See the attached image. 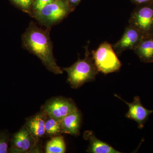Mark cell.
Wrapping results in <instances>:
<instances>
[{
  "label": "cell",
  "mask_w": 153,
  "mask_h": 153,
  "mask_svg": "<svg viewBox=\"0 0 153 153\" xmlns=\"http://www.w3.org/2000/svg\"><path fill=\"white\" fill-rule=\"evenodd\" d=\"M12 135L7 130H0V153H9V145Z\"/></svg>",
  "instance_id": "cell-16"
},
{
  "label": "cell",
  "mask_w": 153,
  "mask_h": 153,
  "mask_svg": "<svg viewBox=\"0 0 153 153\" xmlns=\"http://www.w3.org/2000/svg\"><path fill=\"white\" fill-rule=\"evenodd\" d=\"M143 38L137 29L128 25L126 27L120 39L112 45L113 48L118 55L126 50L134 51Z\"/></svg>",
  "instance_id": "cell-8"
},
{
  "label": "cell",
  "mask_w": 153,
  "mask_h": 153,
  "mask_svg": "<svg viewBox=\"0 0 153 153\" xmlns=\"http://www.w3.org/2000/svg\"><path fill=\"white\" fill-rule=\"evenodd\" d=\"M9 153H40L39 143L36 142L25 125L12 135Z\"/></svg>",
  "instance_id": "cell-7"
},
{
  "label": "cell",
  "mask_w": 153,
  "mask_h": 153,
  "mask_svg": "<svg viewBox=\"0 0 153 153\" xmlns=\"http://www.w3.org/2000/svg\"><path fill=\"white\" fill-rule=\"evenodd\" d=\"M88 49L87 46L83 59L79 58L71 66L62 69L67 73V82L71 88L76 89L86 82L94 81L98 74L99 71Z\"/></svg>",
  "instance_id": "cell-2"
},
{
  "label": "cell",
  "mask_w": 153,
  "mask_h": 153,
  "mask_svg": "<svg viewBox=\"0 0 153 153\" xmlns=\"http://www.w3.org/2000/svg\"><path fill=\"white\" fill-rule=\"evenodd\" d=\"M131 1L136 6L146 4L153 2V0H131Z\"/></svg>",
  "instance_id": "cell-19"
},
{
  "label": "cell",
  "mask_w": 153,
  "mask_h": 153,
  "mask_svg": "<svg viewBox=\"0 0 153 153\" xmlns=\"http://www.w3.org/2000/svg\"><path fill=\"white\" fill-rule=\"evenodd\" d=\"M129 25L137 29L144 38H153V2L137 6L131 14Z\"/></svg>",
  "instance_id": "cell-5"
},
{
  "label": "cell",
  "mask_w": 153,
  "mask_h": 153,
  "mask_svg": "<svg viewBox=\"0 0 153 153\" xmlns=\"http://www.w3.org/2000/svg\"><path fill=\"white\" fill-rule=\"evenodd\" d=\"M41 110L50 117L60 122L66 116L78 108L71 99L56 97L47 100Z\"/></svg>",
  "instance_id": "cell-6"
},
{
  "label": "cell",
  "mask_w": 153,
  "mask_h": 153,
  "mask_svg": "<svg viewBox=\"0 0 153 153\" xmlns=\"http://www.w3.org/2000/svg\"><path fill=\"white\" fill-rule=\"evenodd\" d=\"M91 56L99 72L106 74L119 70L122 64L112 45L105 41L91 52Z\"/></svg>",
  "instance_id": "cell-4"
},
{
  "label": "cell",
  "mask_w": 153,
  "mask_h": 153,
  "mask_svg": "<svg viewBox=\"0 0 153 153\" xmlns=\"http://www.w3.org/2000/svg\"><path fill=\"white\" fill-rule=\"evenodd\" d=\"M74 10L68 0H55L31 16L40 24L50 27L62 21Z\"/></svg>",
  "instance_id": "cell-3"
},
{
  "label": "cell",
  "mask_w": 153,
  "mask_h": 153,
  "mask_svg": "<svg viewBox=\"0 0 153 153\" xmlns=\"http://www.w3.org/2000/svg\"><path fill=\"white\" fill-rule=\"evenodd\" d=\"M81 124V113L78 109L67 115L60 122L62 133L78 135Z\"/></svg>",
  "instance_id": "cell-11"
},
{
  "label": "cell",
  "mask_w": 153,
  "mask_h": 153,
  "mask_svg": "<svg viewBox=\"0 0 153 153\" xmlns=\"http://www.w3.org/2000/svg\"><path fill=\"white\" fill-rule=\"evenodd\" d=\"M80 1H81V0H68L70 5L74 10L75 7L78 5Z\"/></svg>",
  "instance_id": "cell-20"
},
{
  "label": "cell",
  "mask_w": 153,
  "mask_h": 153,
  "mask_svg": "<svg viewBox=\"0 0 153 153\" xmlns=\"http://www.w3.org/2000/svg\"><path fill=\"white\" fill-rule=\"evenodd\" d=\"M134 51L142 62L153 63V38H143Z\"/></svg>",
  "instance_id": "cell-13"
},
{
  "label": "cell",
  "mask_w": 153,
  "mask_h": 153,
  "mask_svg": "<svg viewBox=\"0 0 153 153\" xmlns=\"http://www.w3.org/2000/svg\"><path fill=\"white\" fill-rule=\"evenodd\" d=\"M25 49L36 55L49 71L55 74H63L57 65L53 53V46L49 33L31 22L22 37Z\"/></svg>",
  "instance_id": "cell-1"
},
{
  "label": "cell",
  "mask_w": 153,
  "mask_h": 153,
  "mask_svg": "<svg viewBox=\"0 0 153 153\" xmlns=\"http://www.w3.org/2000/svg\"><path fill=\"white\" fill-rule=\"evenodd\" d=\"M45 135L49 137L61 134L62 132L60 122L47 115L45 123Z\"/></svg>",
  "instance_id": "cell-15"
},
{
  "label": "cell",
  "mask_w": 153,
  "mask_h": 153,
  "mask_svg": "<svg viewBox=\"0 0 153 153\" xmlns=\"http://www.w3.org/2000/svg\"><path fill=\"white\" fill-rule=\"evenodd\" d=\"M23 12L31 15L32 8L34 0H10Z\"/></svg>",
  "instance_id": "cell-17"
},
{
  "label": "cell",
  "mask_w": 153,
  "mask_h": 153,
  "mask_svg": "<svg viewBox=\"0 0 153 153\" xmlns=\"http://www.w3.org/2000/svg\"><path fill=\"white\" fill-rule=\"evenodd\" d=\"M47 117V114L41 110L40 112L27 119L24 125L37 143H39L41 138L45 135Z\"/></svg>",
  "instance_id": "cell-10"
},
{
  "label": "cell",
  "mask_w": 153,
  "mask_h": 153,
  "mask_svg": "<svg viewBox=\"0 0 153 153\" xmlns=\"http://www.w3.org/2000/svg\"><path fill=\"white\" fill-rule=\"evenodd\" d=\"M55 0H34L32 8V13L41 10L47 5L53 2Z\"/></svg>",
  "instance_id": "cell-18"
},
{
  "label": "cell",
  "mask_w": 153,
  "mask_h": 153,
  "mask_svg": "<svg viewBox=\"0 0 153 153\" xmlns=\"http://www.w3.org/2000/svg\"><path fill=\"white\" fill-rule=\"evenodd\" d=\"M84 137L89 142V146L86 152L91 153H120L108 144L100 140L96 137L92 132L87 131Z\"/></svg>",
  "instance_id": "cell-12"
},
{
  "label": "cell",
  "mask_w": 153,
  "mask_h": 153,
  "mask_svg": "<svg viewBox=\"0 0 153 153\" xmlns=\"http://www.w3.org/2000/svg\"><path fill=\"white\" fill-rule=\"evenodd\" d=\"M116 97L120 99L125 102L128 106V111L126 114V117L129 119L136 122L139 129H143L146 123L149 119V117L153 113V110H149L143 106L141 103L140 98L136 96L134 98V101L131 103L123 100L120 97L114 94Z\"/></svg>",
  "instance_id": "cell-9"
},
{
  "label": "cell",
  "mask_w": 153,
  "mask_h": 153,
  "mask_svg": "<svg viewBox=\"0 0 153 153\" xmlns=\"http://www.w3.org/2000/svg\"><path fill=\"white\" fill-rule=\"evenodd\" d=\"M66 151V143L64 137L61 135L51 138L45 147L46 153H64Z\"/></svg>",
  "instance_id": "cell-14"
}]
</instances>
